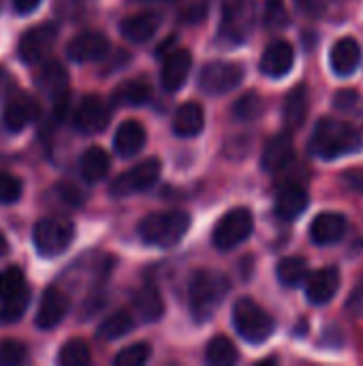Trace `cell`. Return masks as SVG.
I'll use <instances>...</instances> for the list:
<instances>
[{"label": "cell", "mask_w": 363, "mask_h": 366, "mask_svg": "<svg viewBox=\"0 0 363 366\" xmlns=\"http://www.w3.org/2000/svg\"><path fill=\"white\" fill-rule=\"evenodd\" d=\"M363 148V135L359 129L334 118H321L310 137V152L323 161H334Z\"/></svg>", "instance_id": "cell-1"}, {"label": "cell", "mask_w": 363, "mask_h": 366, "mask_svg": "<svg viewBox=\"0 0 363 366\" xmlns=\"http://www.w3.org/2000/svg\"><path fill=\"white\" fill-rule=\"evenodd\" d=\"M190 217L182 210H167V212H150L139 221L137 234L139 238L158 249L175 247L188 232Z\"/></svg>", "instance_id": "cell-2"}, {"label": "cell", "mask_w": 363, "mask_h": 366, "mask_svg": "<svg viewBox=\"0 0 363 366\" xmlns=\"http://www.w3.org/2000/svg\"><path fill=\"white\" fill-rule=\"evenodd\" d=\"M227 292H229V281L223 274L214 270L195 272L190 279V287H188V307H190L193 317L199 324L208 322L220 307Z\"/></svg>", "instance_id": "cell-3"}, {"label": "cell", "mask_w": 363, "mask_h": 366, "mask_svg": "<svg viewBox=\"0 0 363 366\" xmlns=\"http://www.w3.org/2000/svg\"><path fill=\"white\" fill-rule=\"evenodd\" d=\"M233 326L244 341L255 345L267 341L276 330V322L272 320V315L263 307H259L252 298H240L235 302Z\"/></svg>", "instance_id": "cell-4"}, {"label": "cell", "mask_w": 363, "mask_h": 366, "mask_svg": "<svg viewBox=\"0 0 363 366\" xmlns=\"http://www.w3.org/2000/svg\"><path fill=\"white\" fill-rule=\"evenodd\" d=\"M32 240L39 255L58 257L75 240V225L66 219H41L34 225Z\"/></svg>", "instance_id": "cell-5"}, {"label": "cell", "mask_w": 363, "mask_h": 366, "mask_svg": "<svg viewBox=\"0 0 363 366\" xmlns=\"http://www.w3.org/2000/svg\"><path fill=\"white\" fill-rule=\"evenodd\" d=\"M255 19H257L255 0H225L223 19H220V36L233 45H240L252 32Z\"/></svg>", "instance_id": "cell-6"}, {"label": "cell", "mask_w": 363, "mask_h": 366, "mask_svg": "<svg viewBox=\"0 0 363 366\" xmlns=\"http://www.w3.org/2000/svg\"><path fill=\"white\" fill-rule=\"evenodd\" d=\"M252 229H255L252 212L248 208H233L216 223L212 242L218 251H231L240 247L244 240H248Z\"/></svg>", "instance_id": "cell-7"}, {"label": "cell", "mask_w": 363, "mask_h": 366, "mask_svg": "<svg viewBox=\"0 0 363 366\" xmlns=\"http://www.w3.org/2000/svg\"><path fill=\"white\" fill-rule=\"evenodd\" d=\"M160 169H163V165L158 159H145L139 165L131 167L128 172L120 174L109 184V193L113 197H126V195H133L139 191H148L160 178Z\"/></svg>", "instance_id": "cell-8"}, {"label": "cell", "mask_w": 363, "mask_h": 366, "mask_svg": "<svg viewBox=\"0 0 363 366\" xmlns=\"http://www.w3.org/2000/svg\"><path fill=\"white\" fill-rule=\"evenodd\" d=\"M244 79V66L237 62L216 60L203 66L199 75V88L208 94H225L235 90Z\"/></svg>", "instance_id": "cell-9"}, {"label": "cell", "mask_w": 363, "mask_h": 366, "mask_svg": "<svg viewBox=\"0 0 363 366\" xmlns=\"http://www.w3.org/2000/svg\"><path fill=\"white\" fill-rule=\"evenodd\" d=\"M56 39H58V24H53V21H45L41 26L26 30L19 39V45H17L19 58L26 64L41 62L51 51Z\"/></svg>", "instance_id": "cell-10"}, {"label": "cell", "mask_w": 363, "mask_h": 366, "mask_svg": "<svg viewBox=\"0 0 363 366\" xmlns=\"http://www.w3.org/2000/svg\"><path fill=\"white\" fill-rule=\"evenodd\" d=\"M34 84H36V88L43 94L53 99L58 114H62L64 107H66V99H68V75H66V69L60 62H47L39 71V75L34 77Z\"/></svg>", "instance_id": "cell-11"}, {"label": "cell", "mask_w": 363, "mask_h": 366, "mask_svg": "<svg viewBox=\"0 0 363 366\" xmlns=\"http://www.w3.org/2000/svg\"><path fill=\"white\" fill-rule=\"evenodd\" d=\"M111 112L98 97H86L73 114V124L83 135H96L109 124Z\"/></svg>", "instance_id": "cell-12"}, {"label": "cell", "mask_w": 363, "mask_h": 366, "mask_svg": "<svg viewBox=\"0 0 363 366\" xmlns=\"http://www.w3.org/2000/svg\"><path fill=\"white\" fill-rule=\"evenodd\" d=\"M109 51V39L98 30H86L73 36L66 45V56L73 62H92L105 58Z\"/></svg>", "instance_id": "cell-13"}, {"label": "cell", "mask_w": 363, "mask_h": 366, "mask_svg": "<svg viewBox=\"0 0 363 366\" xmlns=\"http://www.w3.org/2000/svg\"><path fill=\"white\" fill-rule=\"evenodd\" d=\"M68 307H71L68 296L60 287L45 290V294L41 298V305H39V311H36V317H34L36 328H41V330L56 328L66 317Z\"/></svg>", "instance_id": "cell-14"}, {"label": "cell", "mask_w": 363, "mask_h": 366, "mask_svg": "<svg viewBox=\"0 0 363 366\" xmlns=\"http://www.w3.org/2000/svg\"><path fill=\"white\" fill-rule=\"evenodd\" d=\"M190 69H193V56L188 49H173L171 54H167L160 71L163 88L167 92H178L186 84Z\"/></svg>", "instance_id": "cell-15"}, {"label": "cell", "mask_w": 363, "mask_h": 366, "mask_svg": "<svg viewBox=\"0 0 363 366\" xmlns=\"http://www.w3.org/2000/svg\"><path fill=\"white\" fill-rule=\"evenodd\" d=\"M306 296L312 305H327L340 290L338 268H321L306 277Z\"/></svg>", "instance_id": "cell-16"}, {"label": "cell", "mask_w": 363, "mask_h": 366, "mask_svg": "<svg viewBox=\"0 0 363 366\" xmlns=\"http://www.w3.org/2000/svg\"><path fill=\"white\" fill-rule=\"evenodd\" d=\"M295 62V49L289 41H274L265 47L259 69L267 77H282L293 69Z\"/></svg>", "instance_id": "cell-17"}, {"label": "cell", "mask_w": 363, "mask_h": 366, "mask_svg": "<svg viewBox=\"0 0 363 366\" xmlns=\"http://www.w3.org/2000/svg\"><path fill=\"white\" fill-rule=\"evenodd\" d=\"M349 229V221L340 212H321L310 225V238L319 247H329L342 240Z\"/></svg>", "instance_id": "cell-18"}, {"label": "cell", "mask_w": 363, "mask_h": 366, "mask_svg": "<svg viewBox=\"0 0 363 366\" xmlns=\"http://www.w3.org/2000/svg\"><path fill=\"white\" fill-rule=\"evenodd\" d=\"M34 116H36V101L30 94H26V92H17L4 105L2 122L6 127V131L19 133V131H24L32 122Z\"/></svg>", "instance_id": "cell-19"}, {"label": "cell", "mask_w": 363, "mask_h": 366, "mask_svg": "<svg viewBox=\"0 0 363 366\" xmlns=\"http://www.w3.org/2000/svg\"><path fill=\"white\" fill-rule=\"evenodd\" d=\"M160 26V13L143 11L128 15L120 21V34L131 43H148Z\"/></svg>", "instance_id": "cell-20"}, {"label": "cell", "mask_w": 363, "mask_h": 366, "mask_svg": "<svg viewBox=\"0 0 363 366\" xmlns=\"http://www.w3.org/2000/svg\"><path fill=\"white\" fill-rule=\"evenodd\" d=\"M362 62V47L353 36H342L336 41V45L329 51V64L332 71L340 77H349L357 71Z\"/></svg>", "instance_id": "cell-21"}, {"label": "cell", "mask_w": 363, "mask_h": 366, "mask_svg": "<svg viewBox=\"0 0 363 366\" xmlns=\"http://www.w3.org/2000/svg\"><path fill=\"white\" fill-rule=\"evenodd\" d=\"M145 146V129L141 122L137 120H124L116 135H113V148L120 157L131 159L135 154H139Z\"/></svg>", "instance_id": "cell-22"}, {"label": "cell", "mask_w": 363, "mask_h": 366, "mask_svg": "<svg viewBox=\"0 0 363 366\" xmlns=\"http://www.w3.org/2000/svg\"><path fill=\"white\" fill-rule=\"evenodd\" d=\"M205 124V114L203 107L195 101L184 103L178 107L175 116H173V133L180 137H195L203 131Z\"/></svg>", "instance_id": "cell-23"}, {"label": "cell", "mask_w": 363, "mask_h": 366, "mask_svg": "<svg viewBox=\"0 0 363 366\" xmlns=\"http://www.w3.org/2000/svg\"><path fill=\"white\" fill-rule=\"evenodd\" d=\"M291 161H293V144L289 135H276L265 144L261 157V165L265 172H280Z\"/></svg>", "instance_id": "cell-24"}, {"label": "cell", "mask_w": 363, "mask_h": 366, "mask_svg": "<svg viewBox=\"0 0 363 366\" xmlns=\"http://www.w3.org/2000/svg\"><path fill=\"white\" fill-rule=\"evenodd\" d=\"M133 307L139 315L141 322H158L165 313V302H163V296L158 292L156 285L148 283L143 285L137 294H135V300H133Z\"/></svg>", "instance_id": "cell-25"}, {"label": "cell", "mask_w": 363, "mask_h": 366, "mask_svg": "<svg viewBox=\"0 0 363 366\" xmlns=\"http://www.w3.org/2000/svg\"><path fill=\"white\" fill-rule=\"evenodd\" d=\"M308 208V195L302 187H287L276 197V217L282 221H295Z\"/></svg>", "instance_id": "cell-26"}, {"label": "cell", "mask_w": 363, "mask_h": 366, "mask_svg": "<svg viewBox=\"0 0 363 366\" xmlns=\"http://www.w3.org/2000/svg\"><path fill=\"white\" fill-rule=\"evenodd\" d=\"M306 116H308V90H306V86H297L285 99L282 118L289 129H300L304 124Z\"/></svg>", "instance_id": "cell-27"}, {"label": "cell", "mask_w": 363, "mask_h": 366, "mask_svg": "<svg viewBox=\"0 0 363 366\" xmlns=\"http://www.w3.org/2000/svg\"><path fill=\"white\" fill-rule=\"evenodd\" d=\"M79 172H81V178L86 182H101L107 176V172H109V154L103 148H98V146L88 148L81 154Z\"/></svg>", "instance_id": "cell-28"}, {"label": "cell", "mask_w": 363, "mask_h": 366, "mask_svg": "<svg viewBox=\"0 0 363 366\" xmlns=\"http://www.w3.org/2000/svg\"><path fill=\"white\" fill-rule=\"evenodd\" d=\"M152 97V88L148 81L143 79H128V81H122L116 92H113V101L120 103V105H143L148 103Z\"/></svg>", "instance_id": "cell-29"}, {"label": "cell", "mask_w": 363, "mask_h": 366, "mask_svg": "<svg viewBox=\"0 0 363 366\" xmlns=\"http://www.w3.org/2000/svg\"><path fill=\"white\" fill-rule=\"evenodd\" d=\"M278 281L285 285V287H297L306 281L308 277V264L304 257H285L280 264H278Z\"/></svg>", "instance_id": "cell-30"}, {"label": "cell", "mask_w": 363, "mask_h": 366, "mask_svg": "<svg viewBox=\"0 0 363 366\" xmlns=\"http://www.w3.org/2000/svg\"><path fill=\"white\" fill-rule=\"evenodd\" d=\"M133 326H135V320L126 311H116L98 326V337L105 341H118L124 335H128Z\"/></svg>", "instance_id": "cell-31"}, {"label": "cell", "mask_w": 363, "mask_h": 366, "mask_svg": "<svg viewBox=\"0 0 363 366\" xmlns=\"http://www.w3.org/2000/svg\"><path fill=\"white\" fill-rule=\"evenodd\" d=\"M205 358L214 366H231L237 362V350L227 337H214L205 347Z\"/></svg>", "instance_id": "cell-32"}, {"label": "cell", "mask_w": 363, "mask_h": 366, "mask_svg": "<svg viewBox=\"0 0 363 366\" xmlns=\"http://www.w3.org/2000/svg\"><path fill=\"white\" fill-rule=\"evenodd\" d=\"M92 360V352L86 341L81 339H71L64 343V347L58 354V365L62 366H86Z\"/></svg>", "instance_id": "cell-33"}, {"label": "cell", "mask_w": 363, "mask_h": 366, "mask_svg": "<svg viewBox=\"0 0 363 366\" xmlns=\"http://www.w3.org/2000/svg\"><path fill=\"white\" fill-rule=\"evenodd\" d=\"M28 302H30V290L28 285L24 290H19L17 294L9 296L2 300V307H0V322L2 324H15L17 320H21L24 311L28 309Z\"/></svg>", "instance_id": "cell-34"}, {"label": "cell", "mask_w": 363, "mask_h": 366, "mask_svg": "<svg viewBox=\"0 0 363 366\" xmlns=\"http://www.w3.org/2000/svg\"><path fill=\"white\" fill-rule=\"evenodd\" d=\"M263 99L257 94V92H248L244 97H240L233 105V116L237 120H244V122H250V120H257L261 114H263Z\"/></svg>", "instance_id": "cell-35"}, {"label": "cell", "mask_w": 363, "mask_h": 366, "mask_svg": "<svg viewBox=\"0 0 363 366\" xmlns=\"http://www.w3.org/2000/svg\"><path fill=\"white\" fill-rule=\"evenodd\" d=\"M150 356H152V350H150V345H148V343H133V345L124 347V350L116 356L113 365L143 366L148 360H150Z\"/></svg>", "instance_id": "cell-36"}, {"label": "cell", "mask_w": 363, "mask_h": 366, "mask_svg": "<svg viewBox=\"0 0 363 366\" xmlns=\"http://www.w3.org/2000/svg\"><path fill=\"white\" fill-rule=\"evenodd\" d=\"M24 287H26V279L19 268H6L0 272V300L17 294Z\"/></svg>", "instance_id": "cell-37"}, {"label": "cell", "mask_w": 363, "mask_h": 366, "mask_svg": "<svg viewBox=\"0 0 363 366\" xmlns=\"http://www.w3.org/2000/svg\"><path fill=\"white\" fill-rule=\"evenodd\" d=\"M24 184L17 176L0 172V204H15L21 197Z\"/></svg>", "instance_id": "cell-38"}, {"label": "cell", "mask_w": 363, "mask_h": 366, "mask_svg": "<svg viewBox=\"0 0 363 366\" xmlns=\"http://www.w3.org/2000/svg\"><path fill=\"white\" fill-rule=\"evenodd\" d=\"M28 358V350L24 343L19 341H2L0 343V365L4 366H15L21 365Z\"/></svg>", "instance_id": "cell-39"}, {"label": "cell", "mask_w": 363, "mask_h": 366, "mask_svg": "<svg viewBox=\"0 0 363 366\" xmlns=\"http://www.w3.org/2000/svg\"><path fill=\"white\" fill-rule=\"evenodd\" d=\"M289 24V13L282 4V0H267L265 4V26L272 30L285 28Z\"/></svg>", "instance_id": "cell-40"}, {"label": "cell", "mask_w": 363, "mask_h": 366, "mask_svg": "<svg viewBox=\"0 0 363 366\" xmlns=\"http://www.w3.org/2000/svg\"><path fill=\"white\" fill-rule=\"evenodd\" d=\"M359 94L355 90H338L336 97H334V105L340 109V112H351L357 103Z\"/></svg>", "instance_id": "cell-41"}, {"label": "cell", "mask_w": 363, "mask_h": 366, "mask_svg": "<svg viewBox=\"0 0 363 366\" xmlns=\"http://www.w3.org/2000/svg\"><path fill=\"white\" fill-rule=\"evenodd\" d=\"M205 11H208V4H205L203 0L193 2V4H188L186 11L182 13V19H184L186 24H199V21L205 17Z\"/></svg>", "instance_id": "cell-42"}, {"label": "cell", "mask_w": 363, "mask_h": 366, "mask_svg": "<svg viewBox=\"0 0 363 366\" xmlns=\"http://www.w3.org/2000/svg\"><path fill=\"white\" fill-rule=\"evenodd\" d=\"M295 2H297V6H300L306 15H310V17L323 15V13L327 11V6H329V0H295Z\"/></svg>", "instance_id": "cell-43"}, {"label": "cell", "mask_w": 363, "mask_h": 366, "mask_svg": "<svg viewBox=\"0 0 363 366\" xmlns=\"http://www.w3.org/2000/svg\"><path fill=\"white\" fill-rule=\"evenodd\" d=\"M347 311L355 317H363V281L351 292L347 300Z\"/></svg>", "instance_id": "cell-44"}, {"label": "cell", "mask_w": 363, "mask_h": 366, "mask_svg": "<svg viewBox=\"0 0 363 366\" xmlns=\"http://www.w3.org/2000/svg\"><path fill=\"white\" fill-rule=\"evenodd\" d=\"M11 2H13V9L19 15H28V13H32L41 4V0H11Z\"/></svg>", "instance_id": "cell-45"}, {"label": "cell", "mask_w": 363, "mask_h": 366, "mask_svg": "<svg viewBox=\"0 0 363 366\" xmlns=\"http://www.w3.org/2000/svg\"><path fill=\"white\" fill-rule=\"evenodd\" d=\"M6 251H9V247H6V240H4V236L0 234V257H2Z\"/></svg>", "instance_id": "cell-46"}]
</instances>
